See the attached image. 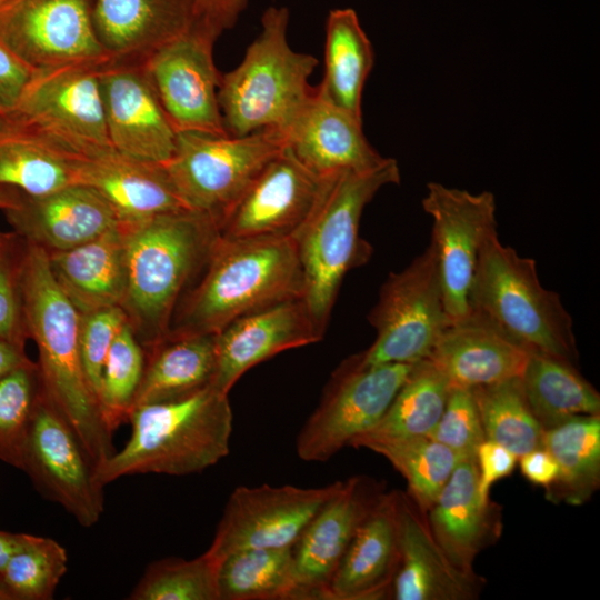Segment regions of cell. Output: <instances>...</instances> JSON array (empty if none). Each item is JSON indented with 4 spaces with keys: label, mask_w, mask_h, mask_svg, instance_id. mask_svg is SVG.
I'll return each instance as SVG.
<instances>
[{
    "label": "cell",
    "mask_w": 600,
    "mask_h": 600,
    "mask_svg": "<svg viewBox=\"0 0 600 600\" xmlns=\"http://www.w3.org/2000/svg\"><path fill=\"white\" fill-rule=\"evenodd\" d=\"M289 9L270 6L242 60L222 73L218 90L226 131L241 137L262 130L283 132L312 94L318 60L288 41Z\"/></svg>",
    "instance_id": "8992f818"
},
{
    "label": "cell",
    "mask_w": 600,
    "mask_h": 600,
    "mask_svg": "<svg viewBox=\"0 0 600 600\" xmlns=\"http://www.w3.org/2000/svg\"><path fill=\"white\" fill-rule=\"evenodd\" d=\"M111 147L146 162L166 163L173 154L177 131L140 63L106 64L99 72Z\"/></svg>",
    "instance_id": "ac0fdd59"
},
{
    "label": "cell",
    "mask_w": 600,
    "mask_h": 600,
    "mask_svg": "<svg viewBox=\"0 0 600 600\" xmlns=\"http://www.w3.org/2000/svg\"><path fill=\"white\" fill-rule=\"evenodd\" d=\"M193 24L216 40L234 28L246 9L249 0H192Z\"/></svg>",
    "instance_id": "7dc6e473"
},
{
    "label": "cell",
    "mask_w": 600,
    "mask_h": 600,
    "mask_svg": "<svg viewBox=\"0 0 600 600\" xmlns=\"http://www.w3.org/2000/svg\"><path fill=\"white\" fill-rule=\"evenodd\" d=\"M216 368V334L167 337L146 353L132 408L177 400L211 386Z\"/></svg>",
    "instance_id": "f546056e"
},
{
    "label": "cell",
    "mask_w": 600,
    "mask_h": 600,
    "mask_svg": "<svg viewBox=\"0 0 600 600\" xmlns=\"http://www.w3.org/2000/svg\"><path fill=\"white\" fill-rule=\"evenodd\" d=\"M399 182L400 169L392 158L369 171L327 176L311 216L294 239L306 282L303 299L323 334L344 276L372 253L359 234L364 207L382 187Z\"/></svg>",
    "instance_id": "5b68a950"
},
{
    "label": "cell",
    "mask_w": 600,
    "mask_h": 600,
    "mask_svg": "<svg viewBox=\"0 0 600 600\" xmlns=\"http://www.w3.org/2000/svg\"><path fill=\"white\" fill-rule=\"evenodd\" d=\"M541 447L559 467L548 498L573 506L588 501L600 484V414L578 416L543 430Z\"/></svg>",
    "instance_id": "d6a6232c"
},
{
    "label": "cell",
    "mask_w": 600,
    "mask_h": 600,
    "mask_svg": "<svg viewBox=\"0 0 600 600\" xmlns=\"http://www.w3.org/2000/svg\"><path fill=\"white\" fill-rule=\"evenodd\" d=\"M33 70L0 40V114L4 118L16 107Z\"/></svg>",
    "instance_id": "c3c4849f"
},
{
    "label": "cell",
    "mask_w": 600,
    "mask_h": 600,
    "mask_svg": "<svg viewBox=\"0 0 600 600\" xmlns=\"http://www.w3.org/2000/svg\"><path fill=\"white\" fill-rule=\"evenodd\" d=\"M367 476L341 481L293 546L296 599H328L330 581L359 524L383 493Z\"/></svg>",
    "instance_id": "d6986e66"
},
{
    "label": "cell",
    "mask_w": 600,
    "mask_h": 600,
    "mask_svg": "<svg viewBox=\"0 0 600 600\" xmlns=\"http://www.w3.org/2000/svg\"><path fill=\"white\" fill-rule=\"evenodd\" d=\"M229 394L208 386L177 400L137 406L123 448L96 467L102 484L141 473L186 476L214 466L230 452Z\"/></svg>",
    "instance_id": "277c9868"
},
{
    "label": "cell",
    "mask_w": 600,
    "mask_h": 600,
    "mask_svg": "<svg viewBox=\"0 0 600 600\" xmlns=\"http://www.w3.org/2000/svg\"><path fill=\"white\" fill-rule=\"evenodd\" d=\"M474 459L479 494L488 502L492 484L513 472L518 458L504 447L486 439L478 447Z\"/></svg>",
    "instance_id": "bcb514c9"
},
{
    "label": "cell",
    "mask_w": 600,
    "mask_h": 600,
    "mask_svg": "<svg viewBox=\"0 0 600 600\" xmlns=\"http://www.w3.org/2000/svg\"><path fill=\"white\" fill-rule=\"evenodd\" d=\"M8 236L9 234H4V233L0 232V244H2L3 242H6L9 239Z\"/></svg>",
    "instance_id": "9f6ffc18"
},
{
    "label": "cell",
    "mask_w": 600,
    "mask_h": 600,
    "mask_svg": "<svg viewBox=\"0 0 600 600\" xmlns=\"http://www.w3.org/2000/svg\"><path fill=\"white\" fill-rule=\"evenodd\" d=\"M22 471L42 496L80 526H94L104 510L103 488L77 436L40 391L26 442Z\"/></svg>",
    "instance_id": "5bb4252c"
},
{
    "label": "cell",
    "mask_w": 600,
    "mask_h": 600,
    "mask_svg": "<svg viewBox=\"0 0 600 600\" xmlns=\"http://www.w3.org/2000/svg\"><path fill=\"white\" fill-rule=\"evenodd\" d=\"M67 570L66 549L52 538L31 534L9 560L0 579L14 600H49Z\"/></svg>",
    "instance_id": "60d3db41"
},
{
    "label": "cell",
    "mask_w": 600,
    "mask_h": 600,
    "mask_svg": "<svg viewBox=\"0 0 600 600\" xmlns=\"http://www.w3.org/2000/svg\"><path fill=\"white\" fill-rule=\"evenodd\" d=\"M216 41L192 24L189 31L156 50L143 63L177 133L228 134L218 98L222 73L213 59Z\"/></svg>",
    "instance_id": "2e32d148"
},
{
    "label": "cell",
    "mask_w": 600,
    "mask_h": 600,
    "mask_svg": "<svg viewBox=\"0 0 600 600\" xmlns=\"http://www.w3.org/2000/svg\"><path fill=\"white\" fill-rule=\"evenodd\" d=\"M527 402L543 430L578 416H599L598 391L573 363L530 353L520 376Z\"/></svg>",
    "instance_id": "1f68e13d"
},
{
    "label": "cell",
    "mask_w": 600,
    "mask_h": 600,
    "mask_svg": "<svg viewBox=\"0 0 600 600\" xmlns=\"http://www.w3.org/2000/svg\"><path fill=\"white\" fill-rule=\"evenodd\" d=\"M469 301L472 313L528 352L577 360L572 319L559 293L546 289L536 261L502 244L498 232L480 250Z\"/></svg>",
    "instance_id": "52a82bcc"
},
{
    "label": "cell",
    "mask_w": 600,
    "mask_h": 600,
    "mask_svg": "<svg viewBox=\"0 0 600 600\" xmlns=\"http://www.w3.org/2000/svg\"><path fill=\"white\" fill-rule=\"evenodd\" d=\"M429 437L448 447L460 460L474 458L486 437L471 389L451 388L444 410Z\"/></svg>",
    "instance_id": "7bdbcfd3"
},
{
    "label": "cell",
    "mask_w": 600,
    "mask_h": 600,
    "mask_svg": "<svg viewBox=\"0 0 600 600\" xmlns=\"http://www.w3.org/2000/svg\"><path fill=\"white\" fill-rule=\"evenodd\" d=\"M144 364L146 352L127 321L109 349L98 392L103 421L112 433L129 419Z\"/></svg>",
    "instance_id": "ab89813d"
},
{
    "label": "cell",
    "mask_w": 600,
    "mask_h": 600,
    "mask_svg": "<svg viewBox=\"0 0 600 600\" xmlns=\"http://www.w3.org/2000/svg\"><path fill=\"white\" fill-rule=\"evenodd\" d=\"M360 447L383 456L406 479L407 493L426 512L460 461L452 450L430 437L367 441Z\"/></svg>",
    "instance_id": "74e56055"
},
{
    "label": "cell",
    "mask_w": 600,
    "mask_h": 600,
    "mask_svg": "<svg viewBox=\"0 0 600 600\" xmlns=\"http://www.w3.org/2000/svg\"><path fill=\"white\" fill-rule=\"evenodd\" d=\"M120 226L128 272L121 308L136 337L151 349L168 337L174 309L206 266L220 228L210 216L190 209Z\"/></svg>",
    "instance_id": "3957f363"
},
{
    "label": "cell",
    "mask_w": 600,
    "mask_h": 600,
    "mask_svg": "<svg viewBox=\"0 0 600 600\" xmlns=\"http://www.w3.org/2000/svg\"><path fill=\"white\" fill-rule=\"evenodd\" d=\"M48 260L56 282L80 313L121 307L128 272L120 224L76 248L48 252Z\"/></svg>",
    "instance_id": "f1b7e54d"
},
{
    "label": "cell",
    "mask_w": 600,
    "mask_h": 600,
    "mask_svg": "<svg viewBox=\"0 0 600 600\" xmlns=\"http://www.w3.org/2000/svg\"><path fill=\"white\" fill-rule=\"evenodd\" d=\"M201 277L179 300L168 337L217 334L232 321L303 298L294 239L219 237Z\"/></svg>",
    "instance_id": "7a4b0ae2"
},
{
    "label": "cell",
    "mask_w": 600,
    "mask_h": 600,
    "mask_svg": "<svg viewBox=\"0 0 600 600\" xmlns=\"http://www.w3.org/2000/svg\"><path fill=\"white\" fill-rule=\"evenodd\" d=\"M529 354L471 312L444 330L427 359L451 387L473 389L520 378Z\"/></svg>",
    "instance_id": "83f0119b"
},
{
    "label": "cell",
    "mask_w": 600,
    "mask_h": 600,
    "mask_svg": "<svg viewBox=\"0 0 600 600\" xmlns=\"http://www.w3.org/2000/svg\"><path fill=\"white\" fill-rule=\"evenodd\" d=\"M101 68L68 64L33 70L6 117L10 129L36 137L73 158L113 150L104 118Z\"/></svg>",
    "instance_id": "ba28073f"
},
{
    "label": "cell",
    "mask_w": 600,
    "mask_h": 600,
    "mask_svg": "<svg viewBox=\"0 0 600 600\" xmlns=\"http://www.w3.org/2000/svg\"><path fill=\"white\" fill-rule=\"evenodd\" d=\"M451 388L429 359L416 362L379 423L351 446L359 448L367 441L429 437L444 410Z\"/></svg>",
    "instance_id": "836d02e7"
},
{
    "label": "cell",
    "mask_w": 600,
    "mask_h": 600,
    "mask_svg": "<svg viewBox=\"0 0 600 600\" xmlns=\"http://www.w3.org/2000/svg\"><path fill=\"white\" fill-rule=\"evenodd\" d=\"M471 390L487 440L517 458L541 447L543 429L527 402L520 378Z\"/></svg>",
    "instance_id": "8d00e7d4"
},
{
    "label": "cell",
    "mask_w": 600,
    "mask_h": 600,
    "mask_svg": "<svg viewBox=\"0 0 600 600\" xmlns=\"http://www.w3.org/2000/svg\"><path fill=\"white\" fill-rule=\"evenodd\" d=\"M40 391L38 367L33 362L0 378V460L20 470Z\"/></svg>",
    "instance_id": "b9f144b4"
},
{
    "label": "cell",
    "mask_w": 600,
    "mask_h": 600,
    "mask_svg": "<svg viewBox=\"0 0 600 600\" xmlns=\"http://www.w3.org/2000/svg\"><path fill=\"white\" fill-rule=\"evenodd\" d=\"M31 361L23 351V346L0 339V378Z\"/></svg>",
    "instance_id": "f907efd6"
},
{
    "label": "cell",
    "mask_w": 600,
    "mask_h": 600,
    "mask_svg": "<svg viewBox=\"0 0 600 600\" xmlns=\"http://www.w3.org/2000/svg\"><path fill=\"white\" fill-rule=\"evenodd\" d=\"M324 73L318 86L338 107L362 119V93L374 64L370 39L352 8H336L326 19Z\"/></svg>",
    "instance_id": "4dcf8cb0"
},
{
    "label": "cell",
    "mask_w": 600,
    "mask_h": 600,
    "mask_svg": "<svg viewBox=\"0 0 600 600\" xmlns=\"http://www.w3.org/2000/svg\"><path fill=\"white\" fill-rule=\"evenodd\" d=\"M422 207L432 219L433 248L446 310L452 322L471 314L470 290L484 241L497 232L493 193L429 182Z\"/></svg>",
    "instance_id": "4fadbf2b"
},
{
    "label": "cell",
    "mask_w": 600,
    "mask_h": 600,
    "mask_svg": "<svg viewBox=\"0 0 600 600\" xmlns=\"http://www.w3.org/2000/svg\"><path fill=\"white\" fill-rule=\"evenodd\" d=\"M221 560L207 550L193 559L151 562L128 597L130 600H220Z\"/></svg>",
    "instance_id": "f35d334b"
},
{
    "label": "cell",
    "mask_w": 600,
    "mask_h": 600,
    "mask_svg": "<svg viewBox=\"0 0 600 600\" xmlns=\"http://www.w3.org/2000/svg\"><path fill=\"white\" fill-rule=\"evenodd\" d=\"M427 519L449 560L461 571L474 573L476 557L497 540L501 527L497 506L480 498L474 458L458 462L427 510Z\"/></svg>",
    "instance_id": "484cf974"
},
{
    "label": "cell",
    "mask_w": 600,
    "mask_h": 600,
    "mask_svg": "<svg viewBox=\"0 0 600 600\" xmlns=\"http://www.w3.org/2000/svg\"><path fill=\"white\" fill-rule=\"evenodd\" d=\"M340 484L238 487L226 503L208 550L222 561L239 550L293 547Z\"/></svg>",
    "instance_id": "9a60e30c"
},
{
    "label": "cell",
    "mask_w": 600,
    "mask_h": 600,
    "mask_svg": "<svg viewBox=\"0 0 600 600\" xmlns=\"http://www.w3.org/2000/svg\"><path fill=\"white\" fill-rule=\"evenodd\" d=\"M10 129V126H9V122L7 121V119L0 114V133L7 131Z\"/></svg>",
    "instance_id": "11a10c76"
},
{
    "label": "cell",
    "mask_w": 600,
    "mask_h": 600,
    "mask_svg": "<svg viewBox=\"0 0 600 600\" xmlns=\"http://www.w3.org/2000/svg\"><path fill=\"white\" fill-rule=\"evenodd\" d=\"M94 0H0V40L32 70L112 63L96 33Z\"/></svg>",
    "instance_id": "7c38bea8"
},
{
    "label": "cell",
    "mask_w": 600,
    "mask_h": 600,
    "mask_svg": "<svg viewBox=\"0 0 600 600\" xmlns=\"http://www.w3.org/2000/svg\"><path fill=\"white\" fill-rule=\"evenodd\" d=\"M20 191L6 186H0V210H7L17 204Z\"/></svg>",
    "instance_id": "f5cc1de1"
},
{
    "label": "cell",
    "mask_w": 600,
    "mask_h": 600,
    "mask_svg": "<svg viewBox=\"0 0 600 600\" xmlns=\"http://www.w3.org/2000/svg\"><path fill=\"white\" fill-rule=\"evenodd\" d=\"M397 492H383L359 524L328 587V599L389 597L399 563Z\"/></svg>",
    "instance_id": "d4e9b609"
},
{
    "label": "cell",
    "mask_w": 600,
    "mask_h": 600,
    "mask_svg": "<svg viewBox=\"0 0 600 600\" xmlns=\"http://www.w3.org/2000/svg\"><path fill=\"white\" fill-rule=\"evenodd\" d=\"M0 600H14L13 596L4 586L1 579H0Z\"/></svg>",
    "instance_id": "db71d44e"
},
{
    "label": "cell",
    "mask_w": 600,
    "mask_h": 600,
    "mask_svg": "<svg viewBox=\"0 0 600 600\" xmlns=\"http://www.w3.org/2000/svg\"><path fill=\"white\" fill-rule=\"evenodd\" d=\"M519 459L522 476L531 483L548 491L559 476V467L553 457L543 448L533 449Z\"/></svg>",
    "instance_id": "681fc988"
},
{
    "label": "cell",
    "mask_w": 600,
    "mask_h": 600,
    "mask_svg": "<svg viewBox=\"0 0 600 600\" xmlns=\"http://www.w3.org/2000/svg\"><path fill=\"white\" fill-rule=\"evenodd\" d=\"M40 139L9 129L0 133V186L39 197L77 183V160Z\"/></svg>",
    "instance_id": "e575fe53"
},
{
    "label": "cell",
    "mask_w": 600,
    "mask_h": 600,
    "mask_svg": "<svg viewBox=\"0 0 600 600\" xmlns=\"http://www.w3.org/2000/svg\"><path fill=\"white\" fill-rule=\"evenodd\" d=\"M192 0H94L96 33L112 62L140 63L189 31Z\"/></svg>",
    "instance_id": "cb8c5ba5"
},
{
    "label": "cell",
    "mask_w": 600,
    "mask_h": 600,
    "mask_svg": "<svg viewBox=\"0 0 600 600\" xmlns=\"http://www.w3.org/2000/svg\"><path fill=\"white\" fill-rule=\"evenodd\" d=\"M286 146L261 170L220 226L230 239H296L324 187Z\"/></svg>",
    "instance_id": "e0dca14e"
},
{
    "label": "cell",
    "mask_w": 600,
    "mask_h": 600,
    "mask_svg": "<svg viewBox=\"0 0 600 600\" xmlns=\"http://www.w3.org/2000/svg\"><path fill=\"white\" fill-rule=\"evenodd\" d=\"M399 563L389 598L396 600H470L479 596L481 578L458 569L436 541L427 512L397 492Z\"/></svg>",
    "instance_id": "7402d4cb"
},
{
    "label": "cell",
    "mask_w": 600,
    "mask_h": 600,
    "mask_svg": "<svg viewBox=\"0 0 600 600\" xmlns=\"http://www.w3.org/2000/svg\"><path fill=\"white\" fill-rule=\"evenodd\" d=\"M77 183L97 191L120 224L187 209L163 164L133 159L114 150L77 160Z\"/></svg>",
    "instance_id": "4316f807"
},
{
    "label": "cell",
    "mask_w": 600,
    "mask_h": 600,
    "mask_svg": "<svg viewBox=\"0 0 600 600\" xmlns=\"http://www.w3.org/2000/svg\"><path fill=\"white\" fill-rule=\"evenodd\" d=\"M127 321V314L120 306L80 313V356L88 383L97 400L107 354Z\"/></svg>",
    "instance_id": "ee69618b"
},
{
    "label": "cell",
    "mask_w": 600,
    "mask_h": 600,
    "mask_svg": "<svg viewBox=\"0 0 600 600\" xmlns=\"http://www.w3.org/2000/svg\"><path fill=\"white\" fill-rule=\"evenodd\" d=\"M3 211L18 236L47 252L76 248L120 224L109 203L82 184L39 197L21 192Z\"/></svg>",
    "instance_id": "603a6c76"
},
{
    "label": "cell",
    "mask_w": 600,
    "mask_h": 600,
    "mask_svg": "<svg viewBox=\"0 0 600 600\" xmlns=\"http://www.w3.org/2000/svg\"><path fill=\"white\" fill-rule=\"evenodd\" d=\"M293 547L244 549L219 569L220 600L296 599Z\"/></svg>",
    "instance_id": "d590c367"
},
{
    "label": "cell",
    "mask_w": 600,
    "mask_h": 600,
    "mask_svg": "<svg viewBox=\"0 0 600 600\" xmlns=\"http://www.w3.org/2000/svg\"><path fill=\"white\" fill-rule=\"evenodd\" d=\"M286 146L277 130L247 136L178 132L163 163L187 209L210 216L219 228L252 181Z\"/></svg>",
    "instance_id": "9c48e42d"
},
{
    "label": "cell",
    "mask_w": 600,
    "mask_h": 600,
    "mask_svg": "<svg viewBox=\"0 0 600 600\" xmlns=\"http://www.w3.org/2000/svg\"><path fill=\"white\" fill-rule=\"evenodd\" d=\"M30 536L28 533L0 531V573L13 554L28 542Z\"/></svg>",
    "instance_id": "816d5d0a"
},
{
    "label": "cell",
    "mask_w": 600,
    "mask_h": 600,
    "mask_svg": "<svg viewBox=\"0 0 600 600\" xmlns=\"http://www.w3.org/2000/svg\"><path fill=\"white\" fill-rule=\"evenodd\" d=\"M282 134L286 147L320 177L369 171L387 160L366 138L362 119L331 102L318 87Z\"/></svg>",
    "instance_id": "44dd1931"
},
{
    "label": "cell",
    "mask_w": 600,
    "mask_h": 600,
    "mask_svg": "<svg viewBox=\"0 0 600 600\" xmlns=\"http://www.w3.org/2000/svg\"><path fill=\"white\" fill-rule=\"evenodd\" d=\"M368 320L377 337L359 353L363 363H416L429 357L452 323L431 244L403 270L388 276Z\"/></svg>",
    "instance_id": "8fae6325"
},
{
    "label": "cell",
    "mask_w": 600,
    "mask_h": 600,
    "mask_svg": "<svg viewBox=\"0 0 600 600\" xmlns=\"http://www.w3.org/2000/svg\"><path fill=\"white\" fill-rule=\"evenodd\" d=\"M322 337L303 298L243 316L216 334L217 368L211 386L229 394L252 367Z\"/></svg>",
    "instance_id": "ffe728a7"
},
{
    "label": "cell",
    "mask_w": 600,
    "mask_h": 600,
    "mask_svg": "<svg viewBox=\"0 0 600 600\" xmlns=\"http://www.w3.org/2000/svg\"><path fill=\"white\" fill-rule=\"evenodd\" d=\"M413 364H366L359 353L347 358L331 374L319 404L297 437L298 457L324 462L372 430Z\"/></svg>",
    "instance_id": "30bf717a"
},
{
    "label": "cell",
    "mask_w": 600,
    "mask_h": 600,
    "mask_svg": "<svg viewBox=\"0 0 600 600\" xmlns=\"http://www.w3.org/2000/svg\"><path fill=\"white\" fill-rule=\"evenodd\" d=\"M23 327L38 348L42 393L70 426L94 466L116 452L80 356V312L56 282L48 252L27 242L17 261Z\"/></svg>",
    "instance_id": "6da1fadb"
},
{
    "label": "cell",
    "mask_w": 600,
    "mask_h": 600,
    "mask_svg": "<svg viewBox=\"0 0 600 600\" xmlns=\"http://www.w3.org/2000/svg\"><path fill=\"white\" fill-rule=\"evenodd\" d=\"M10 238L0 244V339L23 346V327L17 262L8 252Z\"/></svg>",
    "instance_id": "f6af8a7d"
}]
</instances>
